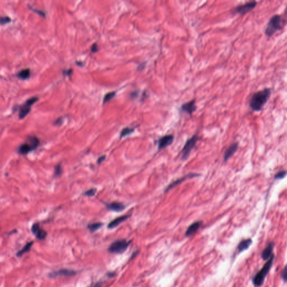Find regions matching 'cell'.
I'll return each mask as SVG.
<instances>
[{
  "label": "cell",
  "instance_id": "obj_1",
  "mask_svg": "<svg viewBox=\"0 0 287 287\" xmlns=\"http://www.w3.org/2000/svg\"><path fill=\"white\" fill-rule=\"evenodd\" d=\"M270 93V89H266L253 95L250 102V106L252 110L256 111L261 110L269 98Z\"/></svg>",
  "mask_w": 287,
  "mask_h": 287
},
{
  "label": "cell",
  "instance_id": "obj_2",
  "mask_svg": "<svg viewBox=\"0 0 287 287\" xmlns=\"http://www.w3.org/2000/svg\"><path fill=\"white\" fill-rule=\"evenodd\" d=\"M273 262H274V256L273 255L269 259L267 263L265 264L263 267L260 270L259 272L257 273V274L255 276L254 278L253 279V283L257 287H259L263 284L265 278L267 275L269 271H270V269L271 268Z\"/></svg>",
  "mask_w": 287,
  "mask_h": 287
},
{
  "label": "cell",
  "instance_id": "obj_3",
  "mask_svg": "<svg viewBox=\"0 0 287 287\" xmlns=\"http://www.w3.org/2000/svg\"><path fill=\"white\" fill-rule=\"evenodd\" d=\"M283 19L278 15L273 16L267 24L265 30V33L268 36L273 35L275 32L280 30L282 27Z\"/></svg>",
  "mask_w": 287,
  "mask_h": 287
},
{
  "label": "cell",
  "instance_id": "obj_4",
  "mask_svg": "<svg viewBox=\"0 0 287 287\" xmlns=\"http://www.w3.org/2000/svg\"><path fill=\"white\" fill-rule=\"evenodd\" d=\"M130 243L131 241H127L125 239L117 240L110 244L108 251L113 254H122L129 247Z\"/></svg>",
  "mask_w": 287,
  "mask_h": 287
},
{
  "label": "cell",
  "instance_id": "obj_5",
  "mask_svg": "<svg viewBox=\"0 0 287 287\" xmlns=\"http://www.w3.org/2000/svg\"><path fill=\"white\" fill-rule=\"evenodd\" d=\"M198 139V136L197 135H194L185 143L182 151V160H186L189 157L192 150L196 145Z\"/></svg>",
  "mask_w": 287,
  "mask_h": 287
},
{
  "label": "cell",
  "instance_id": "obj_6",
  "mask_svg": "<svg viewBox=\"0 0 287 287\" xmlns=\"http://www.w3.org/2000/svg\"><path fill=\"white\" fill-rule=\"evenodd\" d=\"M38 100L37 97H33L28 99L23 105L20 107L19 111V118L23 119L25 118L31 110V107Z\"/></svg>",
  "mask_w": 287,
  "mask_h": 287
},
{
  "label": "cell",
  "instance_id": "obj_7",
  "mask_svg": "<svg viewBox=\"0 0 287 287\" xmlns=\"http://www.w3.org/2000/svg\"><path fill=\"white\" fill-rule=\"evenodd\" d=\"M200 176V175L199 174H197V173H189V174L186 175L185 176L181 177L180 178H178V179H177V180L173 181V182H172L171 183H170V184L166 187V189H165V190H164V193H167L168 191H169V190H171V189L174 188L175 187H176L178 185L181 184L182 182H183V181H185V180H188V179H190V178H194V177H199V176Z\"/></svg>",
  "mask_w": 287,
  "mask_h": 287
},
{
  "label": "cell",
  "instance_id": "obj_8",
  "mask_svg": "<svg viewBox=\"0 0 287 287\" xmlns=\"http://www.w3.org/2000/svg\"><path fill=\"white\" fill-rule=\"evenodd\" d=\"M31 230L33 234L36 236V238L38 240H44L47 236V232L40 228V224L37 223L33 224Z\"/></svg>",
  "mask_w": 287,
  "mask_h": 287
},
{
  "label": "cell",
  "instance_id": "obj_9",
  "mask_svg": "<svg viewBox=\"0 0 287 287\" xmlns=\"http://www.w3.org/2000/svg\"><path fill=\"white\" fill-rule=\"evenodd\" d=\"M76 272L72 270L63 269L57 271H53L49 274V277L56 278L57 276H72L76 275Z\"/></svg>",
  "mask_w": 287,
  "mask_h": 287
},
{
  "label": "cell",
  "instance_id": "obj_10",
  "mask_svg": "<svg viewBox=\"0 0 287 287\" xmlns=\"http://www.w3.org/2000/svg\"><path fill=\"white\" fill-rule=\"evenodd\" d=\"M174 137L172 135H165L159 139L158 140V149L161 150L167 148L172 144Z\"/></svg>",
  "mask_w": 287,
  "mask_h": 287
},
{
  "label": "cell",
  "instance_id": "obj_11",
  "mask_svg": "<svg viewBox=\"0 0 287 287\" xmlns=\"http://www.w3.org/2000/svg\"><path fill=\"white\" fill-rule=\"evenodd\" d=\"M257 4L255 1H252L246 3L245 4L240 5L236 8V11L240 14H244L247 12L251 11L252 8H254Z\"/></svg>",
  "mask_w": 287,
  "mask_h": 287
},
{
  "label": "cell",
  "instance_id": "obj_12",
  "mask_svg": "<svg viewBox=\"0 0 287 287\" xmlns=\"http://www.w3.org/2000/svg\"><path fill=\"white\" fill-rule=\"evenodd\" d=\"M130 216L131 215H122V216H119L115 218L108 224V228L109 229H113L117 227L120 224H121L123 222L126 221L127 219H129Z\"/></svg>",
  "mask_w": 287,
  "mask_h": 287
},
{
  "label": "cell",
  "instance_id": "obj_13",
  "mask_svg": "<svg viewBox=\"0 0 287 287\" xmlns=\"http://www.w3.org/2000/svg\"><path fill=\"white\" fill-rule=\"evenodd\" d=\"M105 205L108 209L116 212H122L126 208L122 203L118 202H112L110 203H107Z\"/></svg>",
  "mask_w": 287,
  "mask_h": 287
},
{
  "label": "cell",
  "instance_id": "obj_14",
  "mask_svg": "<svg viewBox=\"0 0 287 287\" xmlns=\"http://www.w3.org/2000/svg\"><path fill=\"white\" fill-rule=\"evenodd\" d=\"M18 150V153L20 154V155H25L29 153L32 151L34 150V149L33 148V146L30 145V144L27 142H25L20 145Z\"/></svg>",
  "mask_w": 287,
  "mask_h": 287
},
{
  "label": "cell",
  "instance_id": "obj_15",
  "mask_svg": "<svg viewBox=\"0 0 287 287\" xmlns=\"http://www.w3.org/2000/svg\"><path fill=\"white\" fill-rule=\"evenodd\" d=\"M201 225V222L199 221L195 222L193 223V224H191L186 232L185 233L186 236L190 237L193 235V234H195L200 227Z\"/></svg>",
  "mask_w": 287,
  "mask_h": 287
},
{
  "label": "cell",
  "instance_id": "obj_16",
  "mask_svg": "<svg viewBox=\"0 0 287 287\" xmlns=\"http://www.w3.org/2000/svg\"><path fill=\"white\" fill-rule=\"evenodd\" d=\"M181 109L185 112L191 114L196 110V105H195V100H193L188 103H186L182 105Z\"/></svg>",
  "mask_w": 287,
  "mask_h": 287
},
{
  "label": "cell",
  "instance_id": "obj_17",
  "mask_svg": "<svg viewBox=\"0 0 287 287\" xmlns=\"http://www.w3.org/2000/svg\"><path fill=\"white\" fill-rule=\"evenodd\" d=\"M238 148V144L237 143H234L232 144V145L229 146L227 149L224 153V161H227L230 158L232 157V155L236 152V150Z\"/></svg>",
  "mask_w": 287,
  "mask_h": 287
},
{
  "label": "cell",
  "instance_id": "obj_18",
  "mask_svg": "<svg viewBox=\"0 0 287 287\" xmlns=\"http://www.w3.org/2000/svg\"><path fill=\"white\" fill-rule=\"evenodd\" d=\"M274 247V244L273 243H270L263 250V251L261 254V257L264 260L269 259L272 256V252Z\"/></svg>",
  "mask_w": 287,
  "mask_h": 287
},
{
  "label": "cell",
  "instance_id": "obj_19",
  "mask_svg": "<svg viewBox=\"0 0 287 287\" xmlns=\"http://www.w3.org/2000/svg\"><path fill=\"white\" fill-rule=\"evenodd\" d=\"M251 243L252 241L250 239H247V240H244L241 241L238 246V251L241 252L244 251V250H246L250 247Z\"/></svg>",
  "mask_w": 287,
  "mask_h": 287
},
{
  "label": "cell",
  "instance_id": "obj_20",
  "mask_svg": "<svg viewBox=\"0 0 287 287\" xmlns=\"http://www.w3.org/2000/svg\"><path fill=\"white\" fill-rule=\"evenodd\" d=\"M16 76L21 80H27L30 76V70L29 69H25L19 71Z\"/></svg>",
  "mask_w": 287,
  "mask_h": 287
},
{
  "label": "cell",
  "instance_id": "obj_21",
  "mask_svg": "<svg viewBox=\"0 0 287 287\" xmlns=\"http://www.w3.org/2000/svg\"><path fill=\"white\" fill-rule=\"evenodd\" d=\"M33 244V242H28L27 244H26L25 246H24L23 248L22 249H21L20 251L17 252L16 254V256L18 257H20L23 255H24V254L28 252L30 250V248L32 247V246Z\"/></svg>",
  "mask_w": 287,
  "mask_h": 287
},
{
  "label": "cell",
  "instance_id": "obj_22",
  "mask_svg": "<svg viewBox=\"0 0 287 287\" xmlns=\"http://www.w3.org/2000/svg\"><path fill=\"white\" fill-rule=\"evenodd\" d=\"M134 128H130V127H126L122 129V131H121L120 133V138H125L128 135H130V134L133 133L134 131Z\"/></svg>",
  "mask_w": 287,
  "mask_h": 287
},
{
  "label": "cell",
  "instance_id": "obj_23",
  "mask_svg": "<svg viewBox=\"0 0 287 287\" xmlns=\"http://www.w3.org/2000/svg\"><path fill=\"white\" fill-rule=\"evenodd\" d=\"M102 225L103 223H99V222L89 224L88 225V228L89 229V231H91V232H94L98 230L99 228H101Z\"/></svg>",
  "mask_w": 287,
  "mask_h": 287
},
{
  "label": "cell",
  "instance_id": "obj_24",
  "mask_svg": "<svg viewBox=\"0 0 287 287\" xmlns=\"http://www.w3.org/2000/svg\"><path fill=\"white\" fill-rule=\"evenodd\" d=\"M116 94V91H112V92L107 93L106 94L104 95L103 98V104H105L107 102L110 101V100H112L115 97Z\"/></svg>",
  "mask_w": 287,
  "mask_h": 287
},
{
  "label": "cell",
  "instance_id": "obj_25",
  "mask_svg": "<svg viewBox=\"0 0 287 287\" xmlns=\"http://www.w3.org/2000/svg\"><path fill=\"white\" fill-rule=\"evenodd\" d=\"M62 172H63V170H62V167H61V165L60 164H57L56 166H55V173H54V175H55V177L60 176L62 174Z\"/></svg>",
  "mask_w": 287,
  "mask_h": 287
},
{
  "label": "cell",
  "instance_id": "obj_26",
  "mask_svg": "<svg viewBox=\"0 0 287 287\" xmlns=\"http://www.w3.org/2000/svg\"><path fill=\"white\" fill-rule=\"evenodd\" d=\"M96 193H97V189H91L87 190L86 192H85L84 195L86 196L93 197L94 196Z\"/></svg>",
  "mask_w": 287,
  "mask_h": 287
},
{
  "label": "cell",
  "instance_id": "obj_27",
  "mask_svg": "<svg viewBox=\"0 0 287 287\" xmlns=\"http://www.w3.org/2000/svg\"><path fill=\"white\" fill-rule=\"evenodd\" d=\"M11 18H9L8 16H5V17H1V20H0V23L1 25H5V24H8L11 22Z\"/></svg>",
  "mask_w": 287,
  "mask_h": 287
},
{
  "label": "cell",
  "instance_id": "obj_28",
  "mask_svg": "<svg viewBox=\"0 0 287 287\" xmlns=\"http://www.w3.org/2000/svg\"><path fill=\"white\" fill-rule=\"evenodd\" d=\"M286 174V172L285 171H281V172H279L278 173H277L276 175H275V178H276V179H280V178H282L283 177H284Z\"/></svg>",
  "mask_w": 287,
  "mask_h": 287
},
{
  "label": "cell",
  "instance_id": "obj_29",
  "mask_svg": "<svg viewBox=\"0 0 287 287\" xmlns=\"http://www.w3.org/2000/svg\"><path fill=\"white\" fill-rule=\"evenodd\" d=\"M91 50L92 53H96L98 51V47L97 44H93L92 46H91Z\"/></svg>",
  "mask_w": 287,
  "mask_h": 287
},
{
  "label": "cell",
  "instance_id": "obj_30",
  "mask_svg": "<svg viewBox=\"0 0 287 287\" xmlns=\"http://www.w3.org/2000/svg\"><path fill=\"white\" fill-rule=\"evenodd\" d=\"M30 10H32L33 12H36L37 14H39V15L41 16L45 17V16H46L45 13H44L43 11H41V10H37V9H34V8H30Z\"/></svg>",
  "mask_w": 287,
  "mask_h": 287
},
{
  "label": "cell",
  "instance_id": "obj_31",
  "mask_svg": "<svg viewBox=\"0 0 287 287\" xmlns=\"http://www.w3.org/2000/svg\"><path fill=\"white\" fill-rule=\"evenodd\" d=\"M282 278L285 282H287V265L284 269L282 272Z\"/></svg>",
  "mask_w": 287,
  "mask_h": 287
},
{
  "label": "cell",
  "instance_id": "obj_32",
  "mask_svg": "<svg viewBox=\"0 0 287 287\" xmlns=\"http://www.w3.org/2000/svg\"><path fill=\"white\" fill-rule=\"evenodd\" d=\"M62 124V117H59L57 118L55 122V125L57 126H60Z\"/></svg>",
  "mask_w": 287,
  "mask_h": 287
},
{
  "label": "cell",
  "instance_id": "obj_33",
  "mask_svg": "<svg viewBox=\"0 0 287 287\" xmlns=\"http://www.w3.org/2000/svg\"><path fill=\"white\" fill-rule=\"evenodd\" d=\"M106 159V155H102V156H100V157L97 160V163L98 164H100L102 163L103 161H104Z\"/></svg>",
  "mask_w": 287,
  "mask_h": 287
},
{
  "label": "cell",
  "instance_id": "obj_34",
  "mask_svg": "<svg viewBox=\"0 0 287 287\" xmlns=\"http://www.w3.org/2000/svg\"><path fill=\"white\" fill-rule=\"evenodd\" d=\"M72 69H69V70H66L65 71H63V74L65 75H67L68 76H70L71 74H72Z\"/></svg>",
  "mask_w": 287,
  "mask_h": 287
},
{
  "label": "cell",
  "instance_id": "obj_35",
  "mask_svg": "<svg viewBox=\"0 0 287 287\" xmlns=\"http://www.w3.org/2000/svg\"><path fill=\"white\" fill-rule=\"evenodd\" d=\"M93 287H103L102 284L100 283H98L95 284Z\"/></svg>",
  "mask_w": 287,
  "mask_h": 287
}]
</instances>
